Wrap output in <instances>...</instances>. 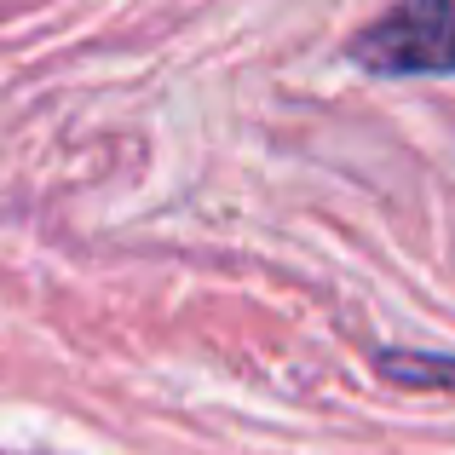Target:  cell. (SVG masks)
<instances>
[{"instance_id": "6da1fadb", "label": "cell", "mask_w": 455, "mask_h": 455, "mask_svg": "<svg viewBox=\"0 0 455 455\" xmlns=\"http://www.w3.org/2000/svg\"><path fill=\"white\" fill-rule=\"evenodd\" d=\"M352 64L369 76H455V0H398L352 35Z\"/></svg>"}, {"instance_id": "7a4b0ae2", "label": "cell", "mask_w": 455, "mask_h": 455, "mask_svg": "<svg viewBox=\"0 0 455 455\" xmlns=\"http://www.w3.org/2000/svg\"><path fill=\"white\" fill-rule=\"evenodd\" d=\"M375 369L398 387H427V392H455V352H375Z\"/></svg>"}]
</instances>
